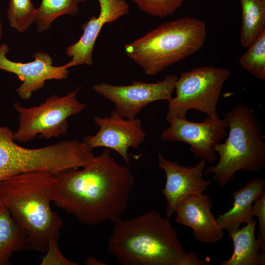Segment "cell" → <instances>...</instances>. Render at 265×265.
Masks as SVG:
<instances>
[{
	"label": "cell",
	"instance_id": "6da1fadb",
	"mask_svg": "<svg viewBox=\"0 0 265 265\" xmlns=\"http://www.w3.org/2000/svg\"><path fill=\"white\" fill-rule=\"evenodd\" d=\"M53 175L52 202L91 226L121 218L134 182L130 169L120 165L107 148L80 170L68 168Z\"/></svg>",
	"mask_w": 265,
	"mask_h": 265
},
{
	"label": "cell",
	"instance_id": "7a4b0ae2",
	"mask_svg": "<svg viewBox=\"0 0 265 265\" xmlns=\"http://www.w3.org/2000/svg\"><path fill=\"white\" fill-rule=\"evenodd\" d=\"M53 173L34 171L0 180V199L26 239L27 249L45 253L51 241L58 240L63 221L52 210Z\"/></svg>",
	"mask_w": 265,
	"mask_h": 265
},
{
	"label": "cell",
	"instance_id": "3957f363",
	"mask_svg": "<svg viewBox=\"0 0 265 265\" xmlns=\"http://www.w3.org/2000/svg\"><path fill=\"white\" fill-rule=\"evenodd\" d=\"M169 218L155 211L114 222L109 252L122 265H181L186 252Z\"/></svg>",
	"mask_w": 265,
	"mask_h": 265
},
{
	"label": "cell",
	"instance_id": "277c9868",
	"mask_svg": "<svg viewBox=\"0 0 265 265\" xmlns=\"http://www.w3.org/2000/svg\"><path fill=\"white\" fill-rule=\"evenodd\" d=\"M205 23L190 17L165 22L125 44L127 55L149 76L193 54L203 45Z\"/></svg>",
	"mask_w": 265,
	"mask_h": 265
},
{
	"label": "cell",
	"instance_id": "5b68a950",
	"mask_svg": "<svg viewBox=\"0 0 265 265\" xmlns=\"http://www.w3.org/2000/svg\"><path fill=\"white\" fill-rule=\"evenodd\" d=\"M225 117L229 124L228 136L224 142H219L214 148L219 160L203 172L204 175L213 173L212 179L220 187L231 183L238 171L255 172L265 166L262 126L253 111L239 103Z\"/></svg>",
	"mask_w": 265,
	"mask_h": 265
},
{
	"label": "cell",
	"instance_id": "8992f818",
	"mask_svg": "<svg viewBox=\"0 0 265 265\" xmlns=\"http://www.w3.org/2000/svg\"><path fill=\"white\" fill-rule=\"evenodd\" d=\"M95 157L93 149L76 139L35 149L21 147L14 140L7 141L0 143V180L25 172L54 174L68 168H81Z\"/></svg>",
	"mask_w": 265,
	"mask_h": 265
},
{
	"label": "cell",
	"instance_id": "52a82bcc",
	"mask_svg": "<svg viewBox=\"0 0 265 265\" xmlns=\"http://www.w3.org/2000/svg\"><path fill=\"white\" fill-rule=\"evenodd\" d=\"M229 71L221 67H197L182 72L175 84L176 96L168 101L165 119H186L188 110L195 109L209 117H218L217 106Z\"/></svg>",
	"mask_w": 265,
	"mask_h": 265
},
{
	"label": "cell",
	"instance_id": "ba28073f",
	"mask_svg": "<svg viewBox=\"0 0 265 265\" xmlns=\"http://www.w3.org/2000/svg\"><path fill=\"white\" fill-rule=\"evenodd\" d=\"M80 89L63 96L52 95L38 106L30 107L15 103L14 107L19 114V126L13 132V140L26 143L38 135L46 140L66 135L69 127L68 118L86 106L77 98Z\"/></svg>",
	"mask_w": 265,
	"mask_h": 265
},
{
	"label": "cell",
	"instance_id": "9c48e42d",
	"mask_svg": "<svg viewBox=\"0 0 265 265\" xmlns=\"http://www.w3.org/2000/svg\"><path fill=\"white\" fill-rule=\"evenodd\" d=\"M178 78L176 75L170 74L157 82L134 80L127 85L103 82L94 84L92 89L112 102L120 116L131 119L136 117L144 107L152 102L159 100L169 101L172 97Z\"/></svg>",
	"mask_w": 265,
	"mask_h": 265
},
{
	"label": "cell",
	"instance_id": "30bf717a",
	"mask_svg": "<svg viewBox=\"0 0 265 265\" xmlns=\"http://www.w3.org/2000/svg\"><path fill=\"white\" fill-rule=\"evenodd\" d=\"M169 123V127L161 133L162 140L186 142L190 145L195 157L215 163L217 157L214 146L227 134L229 124L225 119L207 116L203 122L197 123L176 118Z\"/></svg>",
	"mask_w": 265,
	"mask_h": 265
},
{
	"label": "cell",
	"instance_id": "8fae6325",
	"mask_svg": "<svg viewBox=\"0 0 265 265\" xmlns=\"http://www.w3.org/2000/svg\"><path fill=\"white\" fill-rule=\"evenodd\" d=\"M94 121L99 127V131L95 135L85 136L82 141L93 149L101 147L113 150L129 165L128 149L138 148L146 137L141 121L136 117L123 118L114 110L109 116H95Z\"/></svg>",
	"mask_w": 265,
	"mask_h": 265
},
{
	"label": "cell",
	"instance_id": "7c38bea8",
	"mask_svg": "<svg viewBox=\"0 0 265 265\" xmlns=\"http://www.w3.org/2000/svg\"><path fill=\"white\" fill-rule=\"evenodd\" d=\"M9 51L7 44H0V69L16 75L23 81L16 90L23 100L29 99L33 92L45 86L47 80L66 79L69 73L68 69L72 67L70 61L61 66H53L51 56L42 52L34 53L32 61H13L7 57Z\"/></svg>",
	"mask_w": 265,
	"mask_h": 265
},
{
	"label": "cell",
	"instance_id": "4fadbf2b",
	"mask_svg": "<svg viewBox=\"0 0 265 265\" xmlns=\"http://www.w3.org/2000/svg\"><path fill=\"white\" fill-rule=\"evenodd\" d=\"M159 166L166 175V183L161 189L166 202V217L169 218L176 213L179 204L186 198L204 193L211 185V180L203 178L206 168V160L200 161L194 166H186L178 161L166 159L161 154L158 155Z\"/></svg>",
	"mask_w": 265,
	"mask_h": 265
},
{
	"label": "cell",
	"instance_id": "5bb4252c",
	"mask_svg": "<svg viewBox=\"0 0 265 265\" xmlns=\"http://www.w3.org/2000/svg\"><path fill=\"white\" fill-rule=\"evenodd\" d=\"M97 0L100 8L98 16H93L82 25V35L77 42L66 49V54L72 57V67L83 64L92 65L94 47L103 26L129 12V6L125 0Z\"/></svg>",
	"mask_w": 265,
	"mask_h": 265
},
{
	"label": "cell",
	"instance_id": "9a60e30c",
	"mask_svg": "<svg viewBox=\"0 0 265 265\" xmlns=\"http://www.w3.org/2000/svg\"><path fill=\"white\" fill-rule=\"evenodd\" d=\"M211 198L204 193L191 196L178 206L175 221L190 228L195 239L204 244H212L223 238V230L218 226L212 209Z\"/></svg>",
	"mask_w": 265,
	"mask_h": 265
},
{
	"label": "cell",
	"instance_id": "2e32d148",
	"mask_svg": "<svg viewBox=\"0 0 265 265\" xmlns=\"http://www.w3.org/2000/svg\"><path fill=\"white\" fill-rule=\"evenodd\" d=\"M264 193L265 180L261 177L250 180L243 187L234 192L232 195L233 207L216 218L219 227L231 233L238 230L242 224L253 222V203Z\"/></svg>",
	"mask_w": 265,
	"mask_h": 265
},
{
	"label": "cell",
	"instance_id": "e0dca14e",
	"mask_svg": "<svg viewBox=\"0 0 265 265\" xmlns=\"http://www.w3.org/2000/svg\"><path fill=\"white\" fill-rule=\"evenodd\" d=\"M256 223L255 219L238 230L229 233L233 242V253L221 265H260L259 253H265V244L255 238Z\"/></svg>",
	"mask_w": 265,
	"mask_h": 265
},
{
	"label": "cell",
	"instance_id": "ac0fdd59",
	"mask_svg": "<svg viewBox=\"0 0 265 265\" xmlns=\"http://www.w3.org/2000/svg\"><path fill=\"white\" fill-rule=\"evenodd\" d=\"M27 249L26 238L0 199V265H7L14 253Z\"/></svg>",
	"mask_w": 265,
	"mask_h": 265
},
{
	"label": "cell",
	"instance_id": "d6986e66",
	"mask_svg": "<svg viewBox=\"0 0 265 265\" xmlns=\"http://www.w3.org/2000/svg\"><path fill=\"white\" fill-rule=\"evenodd\" d=\"M242 25L240 42L249 48L265 30V0H240Z\"/></svg>",
	"mask_w": 265,
	"mask_h": 265
},
{
	"label": "cell",
	"instance_id": "ffe728a7",
	"mask_svg": "<svg viewBox=\"0 0 265 265\" xmlns=\"http://www.w3.org/2000/svg\"><path fill=\"white\" fill-rule=\"evenodd\" d=\"M86 0H42L37 8L34 23L39 33L48 29L55 19L63 15L75 16L79 4Z\"/></svg>",
	"mask_w": 265,
	"mask_h": 265
},
{
	"label": "cell",
	"instance_id": "44dd1931",
	"mask_svg": "<svg viewBox=\"0 0 265 265\" xmlns=\"http://www.w3.org/2000/svg\"><path fill=\"white\" fill-rule=\"evenodd\" d=\"M239 60L240 65L256 78L265 80V30Z\"/></svg>",
	"mask_w": 265,
	"mask_h": 265
},
{
	"label": "cell",
	"instance_id": "7402d4cb",
	"mask_svg": "<svg viewBox=\"0 0 265 265\" xmlns=\"http://www.w3.org/2000/svg\"><path fill=\"white\" fill-rule=\"evenodd\" d=\"M36 11L31 0H9L8 23L12 27L23 32L34 23Z\"/></svg>",
	"mask_w": 265,
	"mask_h": 265
},
{
	"label": "cell",
	"instance_id": "603a6c76",
	"mask_svg": "<svg viewBox=\"0 0 265 265\" xmlns=\"http://www.w3.org/2000/svg\"><path fill=\"white\" fill-rule=\"evenodd\" d=\"M140 10L151 16L164 18L175 13L184 0H131Z\"/></svg>",
	"mask_w": 265,
	"mask_h": 265
},
{
	"label": "cell",
	"instance_id": "cb8c5ba5",
	"mask_svg": "<svg viewBox=\"0 0 265 265\" xmlns=\"http://www.w3.org/2000/svg\"><path fill=\"white\" fill-rule=\"evenodd\" d=\"M58 240L51 241L48 249L42 258L41 265H77L78 264L67 259L59 250Z\"/></svg>",
	"mask_w": 265,
	"mask_h": 265
},
{
	"label": "cell",
	"instance_id": "d4e9b609",
	"mask_svg": "<svg viewBox=\"0 0 265 265\" xmlns=\"http://www.w3.org/2000/svg\"><path fill=\"white\" fill-rule=\"evenodd\" d=\"M253 216L259 221V234L257 238L265 244V193L257 198L253 203L252 209Z\"/></svg>",
	"mask_w": 265,
	"mask_h": 265
},
{
	"label": "cell",
	"instance_id": "484cf974",
	"mask_svg": "<svg viewBox=\"0 0 265 265\" xmlns=\"http://www.w3.org/2000/svg\"><path fill=\"white\" fill-rule=\"evenodd\" d=\"M208 264L200 259L194 252H186L181 265H207Z\"/></svg>",
	"mask_w": 265,
	"mask_h": 265
},
{
	"label": "cell",
	"instance_id": "4316f807",
	"mask_svg": "<svg viewBox=\"0 0 265 265\" xmlns=\"http://www.w3.org/2000/svg\"><path fill=\"white\" fill-rule=\"evenodd\" d=\"M85 264L88 265H105V262H103L99 260L92 257H88L85 261Z\"/></svg>",
	"mask_w": 265,
	"mask_h": 265
},
{
	"label": "cell",
	"instance_id": "83f0119b",
	"mask_svg": "<svg viewBox=\"0 0 265 265\" xmlns=\"http://www.w3.org/2000/svg\"><path fill=\"white\" fill-rule=\"evenodd\" d=\"M13 132L8 127H0V136H12Z\"/></svg>",
	"mask_w": 265,
	"mask_h": 265
},
{
	"label": "cell",
	"instance_id": "f1b7e54d",
	"mask_svg": "<svg viewBox=\"0 0 265 265\" xmlns=\"http://www.w3.org/2000/svg\"><path fill=\"white\" fill-rule=\"evenodd\" d=\"M3 35V29H2V23L0 18V41L2 38Z\"/></svg>",
	"mask_w": 265,
	"mask_h": 265
}]
</instances>
